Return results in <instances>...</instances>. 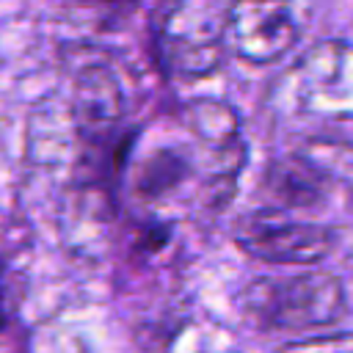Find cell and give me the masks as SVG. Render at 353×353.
<instances>
[{"mask_svg":"<svg viewBox=\"0 0 353 353\" xmlns=\"http://www.w3.org/2000/svg\"><path fill=\"white\" fill-rule=\"evenodd\" d=\"M240 309L265 331H323L347 314L345 284L325 270L262 276L240 292Z\"/></svg>","mask_w":353,"mask_h":353,"instance_id":"6da1fadb","label":"cell"},{"mask_svg":"<svg viewBox=\"0 0 353 353\" xmlns=\"http://www.w3.org/2000/svg\"><path fill=\"white\" fill-rule=\"evenodd\" d=\"M226 50L223 0H174L157 28V55L163 66L185 80L218 72Z\"/></svg>","mask_w":353,"mask_h":353,"instance_id":"7a4b0ae2","label":"cell"},{"mask_svg":"<svg viewBox=\"0 0 353 353\" xmlns=\"http://www.w3.org/2000/svg\"><path fill=\"white\" fill-rule=\"evenodd\" d=\"M309 0H229L226 44L248 63L279 61L309 19Z\"/></svg>","mask_w":353,"mask_h":353,"instance_id":"3957f363","label":"cell"},{"mask_svg":"<svg viewBox=\"0 0 353 353\" xmlns=\"http://www.w3.org/2000/svg\"><path fill=\"white\" fill-rule=\"evenodd\" d=\"M234 243L270 265H314L328 256L334 234L317 221L290 215V210L262 207L234 223Z\"/></svg>","mask_w":353,"mask_h":353,"instance_id":"277c9868","label":"cell"},{"mask_svg":"<svg viewBox=\"0 0 353 353\" xmlns=\"http://www.w3.org/2000/svg\"><path fill=\"white\" fill-rule=\"evenodd\" d=\"M295 102L323 121H353V44L323 39L292 69Z\"/></svg>","mask_w":353,"mask_h":353,"instance_id":"5b68a950","label":"cell"},{"mask_svg":"<svg viewBox=\"0 0 353 353\" xmlns=\"http://www.w3.org/2000/svg\"><path fill=\"white\" fill-rule=\"evenodd\" d=\"M179 121L188 138L201 146L215 163L229 171H240L245 160V146L240 138V119L237 113L218 99H193L182 108Z\"/></svg>","mask_w":353,"mask_h":353,"instance_id":"8992f818","label":"cell"},{"mask_svg":"<svg viewBox=\"0 0 353 353\" xmlns=\"http://www.w3.org/2000/svg\"><path fill=\"white\" fill-rule=\"evenodd\" d=\"M124 91L116 72L105 63H85L74 77V121L77 132L97 141L121 121Z\"/></svg>","mask_w":353,"mask_h":353,"instance_id":"52a82bcc","label":"cell"},{"mask_svg":"<svg viewBox=\"0 0 353 353\" xmlns=\"http://www.w3.org/2000/svg\"><path fill=\"white\" fill-rule=\"evenodd\" d=\"M328 182L317 168H312L298 152L270 160L262 174V190L279 210H306L325 199Z\"/></svg>","mask_w":353,"mask_h":353,"instance_id":"ba28073f","label":"cell"},{"mask_svg":"<svg viewBox=\"0 0 353 353\" xmlns=\"http://www.w3.org/2000/svg\"><path fill=\"white\" fill-rule=\"evenodd\" d=\"M193 176H196V171H193L190 160L185 157V152L165 146L143 160V165L138 171L135 190L143 201H160V199L176 193L179 188H185Z\"/></svg>","mask_w":353,"mask_h":353,"instance_id":"9c48e42d","label":"cell"},{"mask_svg":"<svg viewBox=\"0 0 353 353\" xmlns=\"http://www.w3.org/2000/svg\"><path fill=\"white\" fill-rule=\"evenodd\" d=\"M298 154L323 174V179L334 188H345L353 196V146L334 138H312L306 141Z\"/></svg>","mask_w":353,"mask_h":353,"instance_id":"30bf717a","label":"cell"},{"mask_svg":"<svg viewBox=\"0 0 353 353\" xmlns=\"http://www.w3.org/2000/svg\"><path fill=\"white\" fill-rule=\"evenodd\" d=\"M276 353H353V334L350 331H328L303 339L284 342Z\"/></svg>","mask_w":353,"mask_h":353,"instance_id":"8fae6325","label":"cell"}]
</instances>
